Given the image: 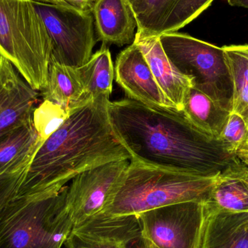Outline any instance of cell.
<instances>
[{
	"instance_id": "obj_23",
	"label": "cell",
	"mask_w": 248,
	"mask_h": 248,
	"mask_svg": "<svg viewBox=\"0 0 248 248\" xmlns=\"http://www.w3.org/2000/svg\"><path fill=\"white\" fill-rule=\"evenodd\" d=\"M218 140L230 154L248 162V125L240 115L231 112Z\"/></svg>"
},
{
	"instance_id": "obj_24",
	"label": "cell",
	"mask_w": 248,
	"mask_h": 248,
	"mask_svg": "<svg viewBox=\"0 0 248 248\" xmlns=\"http://www.w3.org/2000/svg\"><path fill=\"white\" fill-rule=\"evenodd\" d=\"M68 114L69 109L43 100L36 106L33 114V125L40 140L43 141L47 140L66 120Z\"/></svg>"
},
{
	"instance_id": "obj_29",
	"label": "cell",
	"mask_w": 248,
	"mask_h": 248,
	"mask_svg": "<svg viewBox=\"0 0 248 248\" xmlns=\"http://www.w3.org/2000/svg\"><path fill=\"white\" fill-rule=\"evenodd\" d=\"M33 1H39V2L49 3V4H66L62 0H33Z\"/></svg>"
},
{
	"instance_id": "obj_4",
	"label": "cell",
	"mask_w": 248,
	"mask_h": 248,
	"mask_svg": "<svg viewBox=\"0 0 248 248\" xmlns=\"http://www.w3.org/2000/svg\"><path fill=\"white\" fill-rule=\"evenodd\" d=\"M217 178L192 176L131 160L122 186L103 214L137 215L179 202L205 203Z\"/></svg>"
},
{
	"instance_id": "obj_2",
	"label": "cell",
	"mask_w": 248,
	"mask_h": 248,
	"mask_svg": "<svg viewBox=\"0 0 248 248\" xmlns=\"http://www.w3.org/2000/svg\"><path fill=\"white\" fill-rule=\"evenodd\" d=\"M109 97H87L69 108L66 120L35 155L17 197L59 190L77 175L131 155L112 129Z\"/></svg>"
},
{
	"instance_id": "obj_10",
	"label": "cell",
	"mask_w": 248,
	"mask_h": 248,
	"mask_svg": "<svg viewBox=\"0 0 248 248\" xmlns=\"http://www.w3.org/2000/svg\"><path fill=\"white\" fill-rule=\"evenodd\" d=\"M64 244L67 248H145L138 216L103 213L74 225Z\"/></svg>"
},
{
	"instance_id": "obj_1",
	"label": "cell",
	"mask_w": 248,
	"mask_h": 248,
	"mask_svg": "<svg viewBox=\"0 0 248 248\" xmlns=\"http://www.w3.org/2000/svg\"><path fill=\"white\" fill-rule=\"evenodd\" d=\"M108 114L132 161L214 178L239 160L219 140L197 128L176 109L147 106L125 97L109 102Z\"/></svg>"
},
{
	"instance_id": "obj_8",
	"label": "cell",
	"mask_w": 248,
	"mask_h": 248,
	"mask_svg": "<svg viewBox=\"0 0 248 248\" xmlns=\"http://www.w3.org/2000/svg\"><path fill=\"white\" fill-rule=\"evenodd\" d=\"M143 237L157 248H197L204 203L179 202L137 214Z\"/></svg>"
},
{
	"instance_id": "obj_15",
	"label": "cell",
	"mask_w": 248,
	"mask_h": 248,
	"mask_svg": "<svg viewBox=\"0 0 248 248\" xmlns=\"http://www.w3.org/2000/svg\"><path fill=\"white\" fill-rule=\"evenodd\" d=\"M197 248H248V212H231L204 204Z\"/></svg>"
},
{
	"instance_id": "obj_19",
	"label": "cell",
	"mask_w": 248,
	"mask_h": 248,
	"mask_svg": "<svg viewBox=\"0 0 248 248\" xmlns=\"http://www.w3.org/2000/svg\"><path fill=\"white\" fill-rule=\"evenodd\" d=\"M182 111L197 128L217 140L231 113L194 87L186 95Z\"/></svg>"
},
{
	"instance_id": "obj_18",
	"label": "cell",
	"mask_w": 248,
	"mask_h": 248,
	"mask_svg": "<svg viewBox=\"0 0 248 248\" xmlns=\"http://www.w3.org/2000/svg\"><path fill=\"white\" fill-rule=\"evenodd\" d=\"M43 143L33 122L10 133L0 141V175L31 163Z\"/></svg>"
},
{
	"instance_id": "obj_21",
	"label": "cell",
	"mask_w": 248,
	"mask_h": 248,
	"mask_svg": "<svg viewBox=\"0 0 248 248\" xmlns=\"http://www.w3.org/2000/svg\"><path fill=\"white\" fill-rule=\"evenodd\" d=\"M233 83L232 113L248 125V45L223 46Z\"/></svg>"
},
{
	"instance_id": "obj_6",
	"label": "cell",
	"mask_w": 248,
	"mask_h": 248,
	"mask_svg": "<svg viewBox=\"0 0 248 248\" xmlns=\"http://www.w3.org/2000/svg\"><path fill=\"white\" fill-rule=\"evenodd\" d=\"M159 38L171 63L192 80L194 88L232 112L233 83L223 48L178 32Z\"/></svg>"
},
{
	"instance_id": "obj_13",
	"label": "cell",
	"mask_w": 248,
	"mask_h": 248,
	"mask_svg": "<svg viewBox=\"0 0 248 248\" xmlns=\"http://www.w3.org/2000/svg\"><path fill=\"white\" fill-rule=\"evenodd\" d=\"M214 0H146L138 14L137 34L160 36L177 32L205 11Z\"/></svg>"
},
{
	"instance_id": "obj_30",
	"label": "cell",
	"mask_w": 248,
	"mask_h": 248,
	"mask_svg": "<svg viewBox=\"0 0 248 248\" xmlns=\"http://www.w3.org/2000/svg\"><path fill=\"white\" fill-rule=\"evenodd\" d=\"M144 241H145V248H157L155 246H153L151 243L146 240L145 239H144Z\"/></svg>"
},
{
	"instance_id": "obj_17",
	"label": "cell",
	"mask_w": 248,
	"mask_h": 248,
	"mask_svg": "<svg viewBox=\"0 0 248 248\" xmlns=\"http://www.w3.org/2000/svg\"><path fill=\"white\" fill-rule=\"evenodd\" d=\"M39 93L43 100L67 109L87 97L78 68L54 61L49 64L46 85Z\"/></svg>"
},
{
	"instance_id": "obj_16",
	"label": "cell",
	"mask_w": 248,
	"mask_h": 248,
	"mask_svg": "<svg viewBox=\"0 0 248 248\" xmlns=\"http://www.w3.org/2000/svg\"><path fill=\"white\" fill-rule=\"evenodd\" d=\"M90 11L103 45L122 46L133 43L137 21L127 0H95Z\"/></svg>"
},
{
	"instance_id": "obj_5",
	"label": "cell",
	"mask_w": 248,
	"mask_h": 248,
	"mask_svg": "<svg viewBox=\"0 0 248 248\" xmlns=\"http://www.w3.org/2000/svg\"><path fill=\"white\" fill-rule=\"evenodd\" d=\"M52 43L33 0H0V56L41 92L47 83Z\"/></svg>"
},
{
	"instance_id": "obj_7",
	"label": "cell",
	"mask_w": 248,
	"mask_h": 248,
	"mask_svg": "<svg viewBox=\"0 0 248 248\" xmlns=\"http://www.w3.org/2000/svg\"><path fill=\"white\" fill-rule=\"evenodd\" d=\"M34 4L50 38L51 61L74 68L87 63L97 42L91 11L68 4Z\"/></svg>"
},
{
	"instance_id": "obj_14",
	"label": "cell",
	"mask_w": 248,
	"mask_h": 248,
	"mask_svg": "<svg viewBox=\"0 0 248 248\" xmlns=\"http://www.w3.org/2000/svg\"><path fill=\"white\" fill-rule=\"evenodd\" d=\"M134 44L142 52L166 97L179 111L183 110L185 99L193 82L189 77L181 74L168 58L159 36L142 37L135 34Z\"/></svg>"
},
{
	"instance_id": "obj_27",
	"label": "cell",
	"mask_w": 248,
	"mask_h": 248,
	"mask_svg": "<svg viewBox=\"0 0 248 248\" xmlns=\"http://www.w3.org/2000/svg\"><path fill=\"white\" fill-rule=\"evenodd\" d=\"M127 1L131 4V7H132L133 10H134V14H135V16H137L139 12L141 10L142 6L144 5L146 0H127Z\"/></svg>"
},
{
	"instance_id": "obj_11",
	"label": "cell",
	"mask_w": 248,
	"mask_h": 248,
	"mask_svg": "<svg viewBox=\"0 0 248 248\" xmlns=\"http://www.w3.org/2000/svg\"><path fill=\"white\" fill-rule=\"evenodd\" d=\"M39 95L13 64L0 56V141L33 122Z\"/></svg>"
},
{
	"instance_id": "obj_20",
	"label": "cell",
	"mask_w": 248,
	"mask_h": 248,
	"mask_svg": "<svg viewBox=\"0 0 248 248\" xmlns=\"http://www.w3.org/2000/svg\"><path fill=\"white\" fill-rule=\"evenodd\" d=\"M78 71L87 97H110L113 92L115 67L107 45H103Z\"/></svg>"
},
{
	"instance_id": "obj_12",
	"label": "cell",
	"mask_w": 248,
	"mask_h": 248,
	"mask_svg": "<svg viewBox=\"0 0 248 248\" xmlns=\"http://www.w3.org/2000/svg\"><path fill=\"white\" fill-rule=\"evenodd\" d=\"M114 67L116 83L128 98L147 106L176 109L162 91L144 55L134 42L119 54Z\"/></svg>"
},
{
	"instance_id": "obj_22",
	"label": "cell",
	"mask_w": 248,
	"mask_h": 248,
	"mask_svg": "<svg viewBox=\"0 0 248 248\" xmlns=\"http://www.w3.org/2000/svg\"><path fill=\"white\" fill-rule=\"evenodd\" d=\"M205 205L231 212H248V186L227 169L217 176Z\"/></svg>"
},
{
	"instance_id": "obj_31",
	"label": "cell",
	"mask_w": 248,
	"mask_h": 248,
	"mask_svg": "<svg viewBox=\"0 0 248 248\" xmlns=\"http://www.w3.org/2000/svg\"><path fill=\"white\" fill-rule=\"evenodd\" d=\"M90 2H91L92 5H93V3H94V1H95V0H90Z\"/></svg>"
},
{
	"instance_id": "obj_25",
	"label": "cell",
	"mask_w": 248,
	"mask_h": 248,
	"mask_svg": "<svg viewBox=\"0 0 248 248\" xmlns=\"http://www.w3.org/2000/svg\"><path fill=\"white\" fill-rule=\"evenodd\" d=\"M228 169L232 173L242 179L248 186V165L244 164L239 160Z\"/></svg>"
},
{
	"instance_id": "obj_9",
	"label": "cell",
	"mask_w": 248,
	"mask_h": 248,
	"mask_svg": "<svg viewBox=\"0 0 248 248\" xmlns=\"http://www.w3.org/2000/svg\"><path fill=\"white\" fill-rule=\"evenodd\" d=\"M128 160L105 163L72 179L66 203L74 226L104 212L123 183Z\"/></svg>"
},
{
	"instance_id": "obj_3",
	"label": "cell",
	"mask_w": 248,
	"mask_h": 248,
	"mask_svg": "<svg viewBox=\"0 0 248 248\" xmlns=\"http://www.w3.org/2000/svg\"><path fill=\"white\" fill-rule=\"evenodd\" d=\"M59 190L15 197L0 211V248H61L74 227Z\"/></svg>"
},
{
	"instance_id": "obj_26",
	"label": "cell",
	"mask_w": 248,
	"mask_h": 248,
	"mask_svg": "<svg viewBox=\"0 0 248 248\" xmlns=\"http://www.w3.org/2000/svg\"><path fill=\"white\" fill-rule=\"evenodd\" d=\"M64 3L74 8L78 9V10H91L92 4L90 0H62Z\"/></svg>"
},
{
	"instance_id": "obj_28",
	"label": "cell",
	"mask_w": 248,
	"mask_h": 248,
	"mask_svg": "<svg viewBox=\"0 0 248 248\" xmlns=\"http://www.w3.org/2000/svg\"><path fill=\"white\" fill-rule=\"evenodd\" d=\"M227 1L230 5L248 8V0H227Z\"/></svg>"
}]
</instances>
